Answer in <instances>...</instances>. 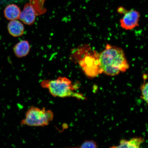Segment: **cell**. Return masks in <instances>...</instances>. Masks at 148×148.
<instances>
[{"mask_svg":"<svg viewBox=\"0 0 148 148\" xmlns=\"http://www.w3.org/2000/svg\"><path fill=\"white\" fill-rule=\"evenodd\" d=\"M45 0H30L29 4L34 9L36 16L40 15L46 12L44 8L43 4Z\"/></svg>","mask_w":148,"mask_h":148,"instance_id":"cell-11","label":"cell"},{"mask_svg":"<svg viewBox=\"0 0 148 148\" xmlns=\"http://www.w3.org/2000/svg\"><path fill=\"white\" fill-rule=\"evenodd\" d=\"M99 60L103 73L110 76L125 73L130 67L123 49L109 44L99 53Z\"/></svg>","mask_w":148,"mask_h":148,"instance_id":"cell-1","label":"cell"},{"mask_svg":"<svg viewBox=\"0 0 148 148\" xmlns=\"http://www.w3.org/2000/svg\"><path fill=\"white\" fill-rule=\"evenodd\" d=\"M8 29L11 35L14 37L22 36L24 32V27L23 24L18 20L11 21L8 24Z\"/></svg>","mask_w":148,"mask_h":148,"instance_id":"cell-8","label":"cell"},{"mask_svg":"<svg viewBox=\"0 0 148 148\" xmlns=\"http://www.w3.org/2000/svg\"><path fill=\"white\" fill-rule=\"evenodd\" d=\"M36 16L33 7L27 3L24 7L23 10L20 15L19 19L26 25H32L36 20Z\"/></svg>","mask_w":148,"mask_h":148,"instance_id":"cell-6","label":"cell"},{"mask_svg":"<svg viewBox=\"0 0 148 148\" xmlns=\"http://www.w3.org/2000/svg\"><path fill=\"white\" fill-rule=\"evenodd\" d=\"M99 55L95 52L93 54L88 53L79 62L83 71L88 77L93 78L103 73L100 65Z\"/></svg>","mask_w":148,"mask_h":148,"instance_id":"cell-4","label":"cell"},{"mask_svg":"<svg viewBox=\"0 0 148 148\" xmlns=\"http://www.w3.org/2000/svg\"><path fill=\"white\" fill-rule=\"evenodd\" d=\"M144 141L142 137H136L130 140L123 139L120 140L118 146H114L112 148H138Z\"/></svg>","mask_w":148,"mask_h":148,"instance_id":"cell-7","label":"cell"},{"mask_svg":"<svg viewBox=\"0 0 148 148\" xmlns=\"http://www.w3.org/2000/svg\"><path fill=\"white\" fill-rule=\"evenodd\" d=\"M123 17L120 20V26L126 30H130L139 25L140 17V13L133 9L127 10Z\"/></svg>","mask_w":148,"mask_h":148,"instance_id":"cell-5","label":"cell"},{"mask_svg":"<svg viewBox=\"0 0 148 148\" xmlns=\"http://www.w3.org/2000/svg\"><path fill=\"white\" fill-rule=\"evenodd\" d=\"M79 147L81 148H97V142L93 140H86L83 142Z\"/></svg>","mask_w":148,"mask_h":148,"instance_id":"cell-13","label":"cell"},{"mask_svg":"<svg viewBox=\"0 0 148 148\" xmlns=\"http://www.w3.org/2000/svg\"><path fill=\"white\" fill-rule=\"evenodd\" d=\"M30 48L28 42L27 40H22L14 46V52L16 56L18 58H21L26 56L28 54Z\"/></svg>","mask_w":148,"mask_h":148,"instance_id":"cell-9","label":"cell"},{"mask_svg":"<svg viewBox=\"0 0 148 148\" xmlns=\"http://www.w3.org/2000/svg\"><path fill=\"white\" fill-rule=\"evenodd\" d=\"M141 97L147 103L148 106V82H145L140 86Z\"/></svg>","mask_w":148,"mask_h":148,"instance_id":"cell-12","label":"cell"},{"mask_svg":"<svg viewBox=\"0 0 148 148\" xmlns=\"http://www.w3.org/2000/svg\"><path fill=\"white\" fill-rule=\"evenodd\" d=\"M40 85L42 88L47 89L51 95L55 97H73L82 100L86 99L82 94L74 91L77 87L66 77H60L53 80L45 79L42 81Z\"/></svg>","mask_w":148,"mask_h":148,"instance_id":"cell-2","label":"cell"},{"mask_svg":"<svg viewBox=\"0 0 148 148\" xmlns=\"http://www.w3.org/2000/svg\"><path fill=\"white\" fill-rule=\"evenodd\" d=\"M21 12L19 7L14 4L7 5L4 10L5 18L10 21L18 19Z\"/></svg>","mask_w":148,"mask_h":148,"instance_id":"cell-10","label":"cell"},{"mask_svg":"<svg viewBox=\"0 0 148 148\" xmlns=\"http://www.w3.org/2000/svg\"><path fill=\"white\" fill-rule=\"evenodd\" d=\"M53 113L45 107L40 108L31 106L28 109L25 118L20 122L21 126L31 127H44L49 124L53 118Z\"/></svg>","mask_w":148,"mask_h":148,"instance_id":"cell-3","label":"cell"}]
</instances>
